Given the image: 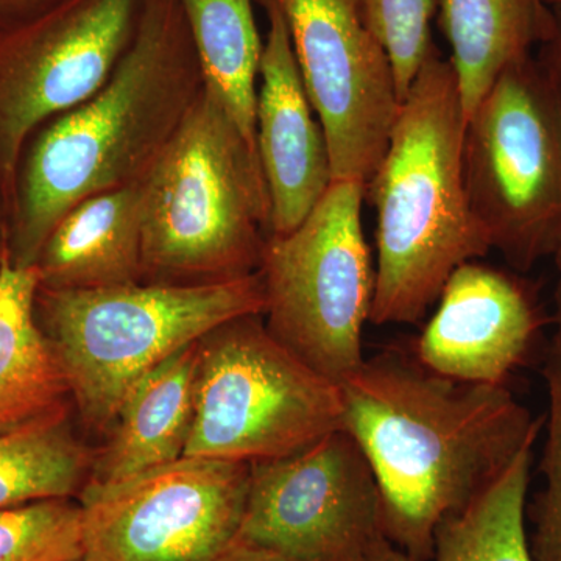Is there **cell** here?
<instances>
[{"label":"cell","mask_w":561,"mask_h":561,"mask_svg":"<svg viewBox=\"0 0 561 561\" xmlns=\"http://www.w3.org/2000/svg\"><path fill=\"white\" fill-rule=\"evenodd\" d=\"M465 124L456 72L434 44L367 184L378 250L373 324L419 323L454 271L491 251L465 184Z\"/></svg>","instance_id":"cell-3"},{"label":"cell","mask_w":561,"mask_h":561,"mask_svg":"<svg viewBox=\"0 0 561 561\" xmlns=\"http://www.w3.org/2000/svg\"><path fill=\"white\" fill-rule=\"evenodd\" d=\"M339 430L341 387L287 350L264 317L232 319L197 342L194 421L183 457L278 459Z\"/></svg>","instance_id":"cell-6"},{"label":"cell","mask_w":561,"mask_h":561,"mask_svg":"<svg viewBox=\"0 0 561 561\" xmlns=\"http://www.w3.org/2000/svg\"><path fill=\"white\" fill-rule=\"evenodd\" d=\"M368 24L389 54L401 103L434 46V0H360Z\"/></svg>","instance_id":"cell-24"},{"label":"cell","mask_w":561,"mask_h":561,"mask_svg":"<svg viewBox=\"0 0 561 561\" xmlns=\"http://www.w3.org/2000/svg\"><path fill=\"white\" fill-rule=\"evenodd\" d=\"M437 301L412 354L456 381L505 386L545 324L526 280L478 261L456 268Z\"/></svg>","instance_id":"cell-13"},{"label":"cell","mask_w":561,"mask_h":561,"mask_svg":"<svg viewBox=\"0 0 561 561\" xmlns=\"http://www.w3.org/2000/svg\"><path fill=\"white\" fill-rule=\"evenodd\" d=\"M202 88L180 0H142L138 31L108 81L25 147L11 202V264L33 267L80 202L142 183Z\"/></svg>","instance_id":"cell-2"},{"label":"cell","mask_w":561,"mask_h":561,"mask_svg":"<svg viewBox=\"0 0 561 561\" xmlns=\"http://www.w3.org/2000/svg\"><path fill=\"white\" fill-rule=\"evenodd\" d=\"M465 117L513 62L549 35L553 11L541 0H434Z\"/></svg>","instance_id":"cell-18"},{"label":"cell","mask_w":561,"mask_h":561,"mask_svg":"<svg viewBox=\"0 0 561 561\" xmlns=\"http://www.w3.org/2000/svg\"><path fill=\"white\" fill-rule=\"evenodd\" d=\"M195 368L197 342L176 351L128 391L105 443L92 457L80 496L119 485L184 456L194 421Z\"/></svg>","instance_id":"cell-15"},{"label":"cell","mask_w":561,"mask_h":561,"mask_svg":"<svg viewBox=\"0 0 561 561\" xmlns=\"http://www.w3.org/2000/svg\"><path fill=\"white\" fill-rule=\"evenodd\" d=\"M267 14L256 99V151L272 205V236L297 230L324 197L332 165L327 136L302 83L276 0Z\"/></svg>","instance_id":"cell-14"},{"label":"cell","mask_w":561,"mask_h":561,"mask_svg":"<svg viewBox=\"0 0 561 561\" xmlns=\"http://www.w3.org/2000/svg\"><path fill=\"white\" fill-rule=\"evenodd\" d=\"M535 55L542 80L551 98L553 113L561 133V14L553 13V25L549 35L538 44Z\"/></svg>","instance_id":"cell-25"},{"label":"cell","mask_w":561,"mask_h":561,"mask_svg":"<svg viewBox=\"0 0 561 561\" xmlns=\"http://www.w3.org/2000/svg\"><path fill=\"white\" fill-rule=\"evenodd\" d=\"M39 275L0 267V434L68 405L69 386L36 319Z\"/></svg>","instance_id":"cell-17"},{"label":"cell","mask_w":561,"mask_h":561,"mask_svg":"<svg viewBox=\"0 0 561 561\" xmlns=\"http://www.w3.org/2000/svg\"><path fill=\"white\" fill-rule=\"evenodd\" d=\"M552 323V341L542 370L549 402L542 421V489L530 507L534 530L529 545L535 561H561V272L553 290Z\"/></svg>","instance_id":"cell-22"},{"label":"cell","mask_w":561,"mask_h":561,"mask_svg":"<svg viewBox=\"0 0 561 561\" xmlns=\"http://www.w3.org/2000/svg\"><path fill=\"white\" fill-rule=\"evenodd\" d=\"M213 561H295L280 556L278 552L268 551L253 542L236 537V540L216 557Z\"/></svg>","instance_id":"cell-27"},{"label":"cell","mask_w":561,"mask_h":561,"mask_svg":"<svg viewBox=\"0 0 561 561\" xmlns=\"http://www.w3.org/2000/svg\"><path fill=\"white\" fill-rule=\"evenodd\" d=\"M11 203L0 201V267L9 257Z\"/></svg>","instance_id":"cell-28"},{"label":"cell","mask_w":561,"mask_h":561,"mask_svg":"<svg viewBox=\"0 0 561 561\" xmlns=\"http://www.w3.org/2000/svg\"><path fill=\"white\" fill-rule=\"evenodd\" d=\"M264 309L260 272L205 284L39 287L36 295V319L60 362L80 419L102 435L147 373L220 324L262 316Z\"/></svg>","instance_id":"cell-5"},{"label":"cell","mask_w":561,"mask_h":561,"mask_svg":"<svg viewBox=\"0 0 561 561\" xmlns=\"http://www.w3.org/2000/svg\"><path fill=\"white\" fill-rule=\"evenodd\" d=\"M0 201H7L11 203V198L9 197V195L3 194L2 191H0Z\"/></svg>","instance_id":"cell-31"},{"label":"cell","mask_w":561,"mask_h":561,"mask_svg":"<svg viewBox=\"0 0 561 561\" xmlns=\"http://www.w3.org/2000/svg\"><path fill=\"white\" fill-rule=\"evenodd\" d=\"M549 10L553 11V13L561 14V0H541Z\"/></svg>","instance_id":"cell-29"},{"label":"cell","mask_w":561,"mask_h":561,"mask_svg":"<svg viewBox=\"0 0 561 561\" xmlns=\"http://www.w3.org/2000/svg\"><path fill=\"white\" fill-rule=\"evenodd\" d=\"M367 186L334 181L286 236H271L260 267L265 327L295 356L341 383L364 360L375 271L362 225Z\"/></svg>","instance_id":"cell-7"},{"label":"cell","mask_w":561,"mask_h":561,"mask_svg":"<svg viewBox=\"0 0 561 561\" xmlns=\"http://www.w3.org/2000/svg\"><path fill=\"white\" fill-rule=\"evenodd\" d=\"M142 183L80 202L50 232L35 267L39 287L92 290L142 283Z\"/></svg>","instance_id":"cell-16"},{"label":"cell","mask_w":561,"mask_h":561,"mask_svg":"<svg viewBox=\"0 0 561 561\" xmlns=\"http://www.w3.org/2000/svg\"><path fill=\"white\" fill-rule=\"evenodd\" d=\"M92 457L73 434L69 408L0 434V508L80 496Z\"/></svg>","instance_id":"cell-21"},{"label":"cell","mask_w":561,"mask_h":561,"mask_svg":"<svg viewBox=\"0 0 561 561\" xmlns=\"http://www.w3.org/2000/svg\"><path fill=\"white\" fill-rule=\"evenodd\" d=\"M140 10L142 0H66L0 32V191L11 202L28 140L108 81Z\"/></svg>","instance_id":"cell-9"},{"label":"cell","mask_w":561,"mask_h":561,"mask_svg":"<svg viewBox=\"0 0 561 561\" xmlns=\"http://www.w3.org/2000/svg\"><path fill=\"white\" fill-rule=\"evenodd\" d=\"M0 561H83L80 502L46 500L0 508Z\"/></svg>","instance_id":"cell-23"},{"label":"cell","mask_w":561,"mask_h":561,"mask_svg":"<svg viewBox=\"0 0 561 561\" xmlns=\"http://www.w3.org/2000/svg\"><path fill=\"white\" fill-rule=\"evenodd\" d=\"M201 65L203 87L216 95L256 149V99L264 41L253 0H180Z\"/></svg>","instance_id":"cell-19"},{"label":"cell","mask_w":561,"mask_h":561,"mask_svg":"<svg viewBox=\"0 0 561 561\" xmlns=\"http://www.w3.org/2000/svg\"><path fill=\"white\" fill-rule=\"evenodd\" d=\"M463 175L491 250L516 271L561 243V133L535 55L502 70L465 124Z\"/></svg>","instance_id":"cell-8"},{"label":"cell","mask_w":561,"mask_h":561,"mask_svg":"<svg viewBox=\"0 0 561 561\" xmlns=\"http://www.w3.org/2000/svg\"><path fill=\"white\" fill-rule=\"evenodd\" d=\"M142 191V283H219L260 271L272 236L260 157L205 87Z\"/></svg>","instance_id":"cell-4"},{"label":"cell","mask_w":561,"mask_h":561,"mask_svg":"<svg viewBox=\"0 0 561 561\" xmlns=\"http://www.w3.org/2000/svg\"><path fill=\"white\" fill-rule=\"evenodd\" d=\"M250 465L242 540L295 561H365L386 537L375 472L345 430Z\"/></svg>","instance_id":"cell-10"},{"label":"cell","mask_w":561,"mask_h":561,"mask_svg":"<svg viewBox=\"0 0 561 561\" xmlns=\"http://www.w3.org/2000/svg\"><path fill=\"white\" fill-rule=\"evenodd\" d=\"M343 430L381 493L387 540L434 560L435 530L537 442L534 419L505 386L456 381L400 350L362 360L341 383Z\"/></svg>","instance_id":"cell-1"},{"label":"cell","mask_w":561,"mask_h":561,"mask_svg":"<svg viewBox=\"0 0 561 561\" xmlns=\"http://www.w3.org/2000/svg\"><path fill=\"white\" fill-rule=\"evenodd\" d=\"M531 453L524 449L470 505L443 519L432 561H535L526 530ZM365 561L412 560L383 537Z\"/></svg>","instance_id":"cell-20"},{"label":"cell","mask_w":561,"mask_h":561,"mask_svg":"<svg viewBox=\"0 0 561 561\" xmlns=\"http://www.w3.org/2000/svg\"><path fill=\"white\" fill-rule=\"evenodd\" d=\"M62 2L66 0H0V32L35 20Z\"/></svg>","instance_id":"cell-26"},{"label":"cell","mask_w":561,"mask_h":561,"mask_svg":"<svg viewBox=\"0 0 561 561\" xmlns=\"http://www.w3.org/2000/svg\"><path fill=\"white\" fill-rule=\"evenodd\" d=\"M327 136L334 181L367 186L400 113L393 66L360 0H276Z\"/></svg>","instance_id":"cell-12"},{"label":"cell","mask_w":561,"mask_h":561,"mask_svg":"<svg viewBox=\"0 0 561 561\" xmlns=\"http://www.w3.org/2000/svg\"><path fill=\"white\" fill-rule=\"evenodd\" d=\"M251 465L181 459L81 494L83 561H213L241 529Z\"/></svg>","instance_id":"cell-11"},{"label":"cell","mask_w":561,"mask_h":561,"mask_svg":"<svg viewBox=\"0 0 561 561\" xmlns=\"http://www.w3.org/2000/svg\"><path fill=\"white\" fill-rule=\"evenodd\" d=\"M553 257H556L557 265H559L561 272V243L559 249H557L556 254H553Z\"/></svg>","instance_id":"cell-30"}]
</instances>
